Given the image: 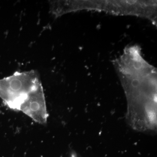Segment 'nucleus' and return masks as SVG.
<instances>
[{
  "instance_id": "1",
  "label": "nucleus",
  "mask_w": 157,
  "mask_h": 157,
  "mask_svg": "<svg viewBox=\"0 0 157 157\" xmlns=\"http://www.w3.org/2000/svg\"><path fill=\"white\" fill-rule=\"evenodd\" d=\"M41 84L36 70L16 72L0 79V98L10 109L20 111L29 94Z\"/></svg>"
},
{
  "instance_id": "2",
  "label": "nucleus",
  "mask_w": 157,
  "mask_h": 157,
  "mask_svg": "<svg viewBox=\"0 0 157 157\" xmlns=\"http://www.w3.org/2000/svg\"><path fill=\"white\" fill-rule=\"evenodd\" d=\"M20 111L36 122L41 124L46 123L48 114L42 84L29 94L21 106Z\"/></svg>"
},
{
  "instance_id": "3",
  "label": "nucleus",
  "mask_w": 157,
  "mask_h": 157,
  "mask_svg": "<svg viewBox=\"0 0 157 157\" xmlns=\"http://www.w3.org/2000/svg\"><path fill=\"white\" fill-rule=\"evenodd\" d=\"M70 157H81L75 152H72L71 153Z\"/></svg>"
}]
</instances>
